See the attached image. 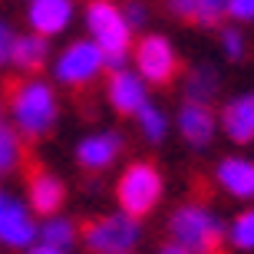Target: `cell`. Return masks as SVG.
Wrapping results in <instances>:
<instances>
[{"instance_id": "6da1fadb", "label": "cell", "mask_w": 254, "mask_h": 254, "mask_svg": "<svg viewBox=\"0 0 254 254\" xmlns=\"http://www.w3.org/2000/svg\"><path fill=\"white\" fill-rule=\"evenodd\" d=\"M10 119L20 135L43 139L60 119V103L53 86L37 76H27L23 83H17L10 93Z\"/></svg>"}, {"instance_id": "7a4b0ae2", "label": "cell", "mask_w": 254, "mask_h": 254, "mask_svg": "<svg viewBox=\"0 0 254 254\" xmlns=\"http://www.w3.org/2000/svg\"><path fill=\"white\" fill-rule=\"evenodd\" d=\"M86 30L89 40L106 53V63L116 69H126V57L132 50V27L126 23L123 7H116L113 0H89L86 3Z\"/></svg>"}, {"instance_id": "3957f363", "label": "cell", "mask_w": 254, "mask_h": 254, "mask_svg": "<svg viewBox=\"0 0 254 254\" xmlns=\"http://www.w3.org/2000/svg\"><path fill=\"white\" fill-rule=\"evenodd\" d=\"M169 231H172V241L189 248L191 254H215L221 248V241L228 238L221 218L201 201H185L182 208H175Z\"/></svg>"}, {"instance_id": "277c9868", "label": "cell", "mask_w": 254, "mask_h": 254, "mask_svg": "<svg viewBox=\"0 0 254 254\" xmlns=\"http://www.w3.org/2000/svg\"><path fill=\"white\" fill-rule=\"evenodd\" d=\"M162 172L152 162H132L116 182V198L119 208L132 218H145L162 198Z\"/></svg>"}, {"instance_id": "5b68a950", "label": "cell", "mask_w": 254, "mask_h": 254, "mask_svg": "<svg viewBox=\"0 0 254 254\" xmlns=\"http://www.w3.org/2000/svg\"><path fill=\"white\" fill-rule=\"evenodd\" d=\"M139 238H142L139 218L126 215V211L96 218L83 231V241L93 254H129L132 248L139 245Z\"/></svg>"}, {"instance_id": "8992f818", "label": "cell", "mask_w": 254, "mask_h": 254, "mask_svg": "<svg viewBox=\"0 0 254 254\" xmlns=\"http://www.w3.org/2000/svg\"><path fill=\"white\" fill-rule=\"evenodd\" d=\"M106 66H109L106 63V53L96 47L93 40H73V43L57 57L53 76H57L60 86L79 89V86H89L96 76H103Z\"/></svg>"}, {"instance_id": "52a82bcc", "label": "cell", "mask_w": 254, "mask_h": 254, "mask_svg": "<svg viewBox=\"0 0 254 254\" xmlns=\"http://www.w3.org/2000/svg\"><path fill=\"white\" fill-rule=\"evenodd\" d=\"M135 73L145 79V83H172L175 73H179V53L172 47L169 37L162 33H149L135 43Z\"/></svg>"}, {"instance_id": "ba28073f", "label": "cell", "mask_w": 254, "mask_h": 254, "mask_svg": "<svg viewBox=\"0 0 254 254\" xmlns=\"http://www.w3.org/2000/svg\"><path fill=\"white\" fill-rule=\"evenodd\" d=\"M40 241V225L33 221V208L10 191H0V245L33 248Z\"/></svg>"}, {"instance_id": "9c48e42d", "label": "cell", "mask_w": 254, "mask_h": 254, "mask_svg": "<svg viewBox=\"0 0 254 254\" xmlns=\"http://www.w3.org/2000/svg\"><path fill=\"white\" fill-rule=\"evenodd\" d=\"M106 96H109V106H113L116 113L135 116L142 106L149 103V83H145L139 73H132V69H116V73L109 76Z\"/></svg>"}, {"instance_id": "30bf717a", "label": "cell", "mask_w": 254, "mask_h": 254, "mask_svg": "<svg viewBox=\"0 0 254 254\" xmlns=\"http://www.w3.org/2000/svg\"><path fill=\"white\" fill-rule=\"evenodd\" d=\"M119 155H123V135H119V132H113V129L83 135V139H79V145H76V162H79L86 172H103V169H109Z\"/></svg>"}, {"instance_id": "8fae6325", "label": "cell", "mask_w": 254, "mask_h": 254, "mask_svg": "<svg viewBox=\"0 0 254 254\" xmlns=\"http://www.w3.org/2000/svg\"><path fill=\"white\" fill-rule=\"evenodd\" d=\"M30 30L40 37H57L73 23V0H30L27 7Z\"/></svg>"}, {"instance_id": "7c38bea8", "label": "cell", "mask_w": 254, "mask_h": 254, "mask_svg": "<svg viewBox=\"0 0 254 254\" xmlns=\"http://www.w3.org/2000/svg\"><path fill=\"white\" fill-rule=\"evenodd\" d=\"M215 113L208 109V103H195V99H185V106L179 109V132L182 139L195 145V149H205L208 142L215 139Z\"/></svg>"}, {"instance_id": "4fadbf2b", "label": "cell", "mask_w": 254, "mask_h": 254, "mask_svg": "<svg viewBox=\"0 0 254 254\" xmlns=\"http://www.w3.org/2000/svg\"><path fill=\"white\" fill-rule=\"evenodd\" d=\"M218 189L228 191L231 198H254V162L245 155H228L215 165Z\"/></svg>"}, {"instance_id": "5bb4252c", "label": "cell", "mask_w": 254, "mask_h": 254, "mask_svg": "<svg viewBox=\"0 0 254 254\" xmlns=\"http://www.w3.org/2000/svg\"><path fill=\"white\" fill-rule=\"evenodd\" d=\"M27 191H30V208L37 215H43V218L60 215L63 198H66V189H63V179L60 175H53L47 169H37L27 182Z\"/></svg>"}, {"instance_id": "9a60e30c", "label": "cell", "mask_w": 254, "mask_h": 254, "mask_svg": "<svg viewBox=\"0 0 254 254\" xmlns=\"http://www.w3.org/2000/svg\"><path fill=\"white\" fill-rule=\"evenodd\" d=\"M221 129L238 145L254 142V93H241L235 99H228L221 109Z\"/></svg>"}, {"instance_id": "2e32d148", "label": "cell", "mask_w": 254, "mask_h": 254, "mask_svg": "<svg viewBox=\"0 0 254 254\" xmlns=\"http://www.w3.org/2000/svg\"><path fill=\"white\" fill-rule=\"evenodd\" d=\"M47 57H50V43H47V37H40V33H33V30L13 40L10 63L17 66V69H23V73H37L40 66L47 63Z\"/></svg>"}, {"instance_id": "e0dca14e", "label": "cell", "mask_w": 254, "mask_h": 254, "mask_svg": "<svg viewBox=\"0 0 254 254\" xmlns=\"http://www.w3.org/2000/svg\"><path fill=\"white\" fill-rule=\"evenodd\" d=\"M23 162V135L13 126L0 123V179H7Z\"/></svg>"}, {"instance_id": "ac0fdd59", "label": "cell", "mask_w": 254, "mask_h": 254, "mask_svg": "<svg viewBox=\"0 0 254 254\" xmlns=\"http://www.w3.org/2000/svg\"><path fill=\"white\" fill-rule=\"evenodd\" d=\"M76 221L66 215H50L43 218V225H40V245H53V248H69L76 241Z\"/></svg>"}, {"instance_id": "d6986e66", "label": "cell", "mask_w": 254, "mask_h": 254, "mask_svg": "<svg viewBox=\"0 0 254 254\" xmlns=\"http://www.w3.org/2000/svg\"><path fill=\"white\" fill-rule=\"evenodd\" d=\"M135 123H139V132L145 142H162L165 135H169V116H165V109L155 103H145L135 113Z\"/></svg>"}, {"instance_id": "ffe728a7", "label": "cell", "mask_w": 254, "mask_h": 254, "mask_svg": "<svg viewBox=\"0 0 254 254\" xmlns=\"http://www.w3.org/2000/svg\"><path fill=\"white\" fill-rule=\"evenodd\" d=\"M218 93V76L211 66H198L195 73L189 76V86H185V99H195V103H208L211 96Z\"/></svg>"}, {"instance_id": "44dd1931", "label": "cell", "mask_w": 254, "mask_h": 254, "mask_svg": "<svg viewBox=\"0 0 254 254\" xmlns=\"http://www.w3.org/2000/svg\"><path fill=\"white\" fill-rule=\"evenodd\" d=\"M228 241H231V248H238V251H254V208L241 211V215L231 221Z\"/></svg>"}, {"instance_id": "7402d4cb", "label": "cell", "mask_w": 254, "mask_h": 254, "mask_svg": "<svg viewBox=\"0 0 254 254\" xmlns=\"http://www.w3.org/2000/svg\"><path fill=\"white\" fill-rule=\"evenodd\" d=\"M228 13V0H195V23L201 27H215L218 20Z\"/></svg>"}, {"instance_id": "603a6c76", "label": "cell", "mask_w": 254, "mask_h": 254, "mask_svg": "<svg viewBox=\"0 0 254 254\" xmlns=\"http://www.w3.org/2000/svg\"><path fill=\"white\" fill-rule=\"evenodd\" d=\"M221 50H225L228 60L245 57V33H241L238 27H225L221 30Z\"/></svg>"}, {"instance_id": "cb8c5ba5", "label": "cell", "mask_w": 254, "mask_h": 254, "mask_svg": "<svg viewBox=\"0 0 254 254\" xmlns=\"http://www.w3.org/2000/svg\"><path fill=\"white\" fill-rule=\"evenodd\" d=\"M123 13H126V23H129L132 30H142L145 20H149V10H145V3H139V0H129L123 7Z\"/></svg>"}, {"instance_id": "d4e9b609", "label": "cell", "mask_w": 254, "mask_h": 254, "mask_svg": "<svg viewBox=\"0 0 254 254\" xmlns=\"http://www.w3.org/2000/svg\"><path fill=\"white\" fill-rule=\"evenodd\" d=\"M228 13L238 23H254V0H228Z\"/></svg>"}, {"instance_id": "484cf974", "label": "cell", "mask_w": 254, "mask_h": 254, "mask_svg": "<svg viewBox=\"0 0 254 254\" xmlns=\"http://www.w3.org/2000/svg\"><path fill=\"white\" fill-rule=\"evenodd\" d=\"M13 30H10L7 20H0V66L10 63V53H13Z\"/></svg>"}, {"instance_id": "4316f807", "label": "cell", "mask_w": 254, "mask_h": 254, "mask_svg": "<svg viewBox=\"0 0 254 254\" xmlns=\"http://www.w3.org/2000/svg\"><path fill=\"white\" fill-rule=\"evenodd\" d=\"M169 10L182 20H191L195 17V0H169Z\"/></svg>"}, {"instance_id": "83f0119b", "label": "cell", "mask_w": 254, "mask_h": 254, "mask_svg": "<svg viewBox=\"0 0 254 254\" xmlns=\"http://www.w3.org/2000/svg\"><path fill=\"white\" fill-rule=\"evenodd\" d=\"M27 254H66V251L53 245H33V248H27Z\"/></svg>"}, {"instance_id": "f1b7e54d", "label": "cell", "mask_w": 254, "mask_h": 254, "mask_svg": "<svg viewBox=\"0 0 254 254\" xmlns=\"http://www.w3.org/2000/svg\"><path fill=\"white\" fill-rule=\"evenodd\" d=\"M159 254H191L189 248H182V245H175V241H169L165 248H159Z\"/></svg>"}, {"instance_id": "f546056e", "label": "cell", "mask_w": 254, "mask_h": 254, "mask_svg": "<svg viewBox=\"0 0 254 254\" xmlns=\"http://www.w3.org/2000/svg\"><path fill=\"white\" fill-rule=\"evenodd\" d=\"M129 254H132V251H129Z\"/></svg>"}]
</instances>
